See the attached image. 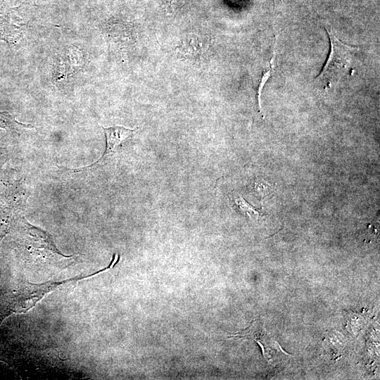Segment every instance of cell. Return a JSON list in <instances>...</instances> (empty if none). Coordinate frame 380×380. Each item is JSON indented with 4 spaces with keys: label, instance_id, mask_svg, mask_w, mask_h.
<instances>
[{
    "label": "cell",
    "instance_id": "cell-3",
    "mask_svg": "<svg viewBox=\"0 0 380 380\" xmlns=\"http://www.w3.org/2000/svg\"><path fill=\"white\" fill-rule=\"evenodd\" d=\"M18 222L23 246L31 258L43 262L73 257L63 254L48 232L31 224L24 217H20Z\"/></svg>",
    "mask_w": 380,
    "mask_h": 380
},
{
    "label": "cell",
    "instance_id": "cell-4",
    "mask_svg": "<svg viewBox=\"0 0 380 380\" xmlns=\"http://www.w3.org/2000/svg\"><path fill=\"white\" fill-rule=\"evenodd\" d=\"M210 40L208 36L191 33L186 35L177 46L178 55L189 60H200L206 55Z\"/></svg>",
    "mask_w": 380,
    "mask_h": 380
},
{
    "label": "cell",
    "instance_id": "cell-2",
    "mask_svg": "<svg viewBox=\"0 0 380 380\" xmlns=\"http://www.w3.org/2000/svg\"><path fill=\"white\" fill-rule=\"evenodd\" d=\"M119 260L120 255L118 254H114L110 262L106 267L89 275H80L72 279L58 281H46L42 284H25L14 293L13 309L16 312H25L32 309L49 293L58 289L63 285L91 277L112 269Z\"/></svg>",
    "mask_w": 380,
    "mask_h": 380
},
{
    "label": "cell",
    "instance_id": "cell-5",
    "mask_svg": "<svg viewBox=\"0 0 380 380\" xmlns=\"http://www.w3.org/2000/svg\"><path fill=\"white\" fill-rule=\"evenodd\" d=\"M102 128L106 137V149L104 153L95 163L84 167H93L98 164L104 163L108 157L117 152L122 142L135 132V129H130L123 126L102 127Z\"/></svg>",
    "mask_w": 380,
    "mask_h": 380
},
{
    "label": "cell",
    "instance_id": "cell-8",
    "mask_svg": "<svg viewBox=\"0 0 380 380\" xmlns=\"http://www.w3.org/2000/svg\"><path fill=\"white\" fill-rule=\"evenodd\" d=\"M233 199L234 204L243 213L246 214L249 217H260L261 215V213L258 209L250 205L241 196H234Z\"/></svg>",
    "mask_w": 380,
    "mask_h": 380
},
{
    "label": "cell",
    "instance_id": "cell-6",
    "mask_svg": "<svg viewBox=\"0 0 380 380\" xmlns=\"http://www.w3.org/2000/svg\"><path fill=\"white\" fill-rule=\"evenodd\" d=\"M33 127L30 124L20 122L7 111H0V128L1 129L19 134L25 129Z\"/></svg>",
    "mask_w": 380,
    "mask_h": 380
},
{
    "label": "cell",
    "instance_id": "cell-1",
    "mask_svg": "<svg viewBox=\"0 0 380 380\" xmlns=\"http://www.w3.org/2000/svg\"><path fill=\"white\" fill-rule=\"evenodd\" d=\"M327 31L330 39L331 51L316 81L324 87H331L354 71L358 49L342 42L332 32Z\"/></svg>",
    "mask_w": 380,
    "mask_h": 380
},
{
    "label": "cell",
    "instance_id": "cell-10",
    "mask_svg": "<svg viewBox=\"0 0 380 380\" xmlns=\"http://www.w3.org/2000/svg\"><path fill=\"white\" fill-rule=\"evenodd\" d=\"M275 3L281 2L282 0H274Z\"/></svg>",
    "mask_w": 380,
    "mask_h": 380
},
{
    "label": "cell",
    "instance_id": "cell-9",
    "mask_svg": "<svg viewBox=\"0 0 380 380\" xmlns=\"http://www.w3.org/2000/svg\"><path fill=\"white\" fill-rule=\"evenodd\" d=\"M8 158V149L6 148L0 147V169L6 163Z\"/></svg>",
    "mask_w": 380,
    "mask_h": 380
},
{
    "label": "cell",
    "instance_id": "cell-7",
    "mask_svg": "<svg viewBox=\"0 0 380 380\" xmlns=\"http://www.w3.org/2000/svg\"><path fill=\"white\" fill-rule=\"evenodd\" d=\"M13 207L6 206L0 210V242L7 234L12 218Z\"/></svg>",
    "mask_w": 380,
    "mask_h": 380
}]
</instances>
